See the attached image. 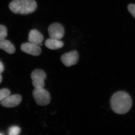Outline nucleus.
Masks as SVG:
<instances>
[{"instance_id": "16", "label": "nucleus", "mask_w": 135, "mask_h": 135, "mask_svg": "<svg viewBox=\"0 0 135 135\" xmlns=\"http://www.w3.org/2000/svg\"><path fill=\"white\" fill-rule=\"evenodd\" d=\"M4 66L3 63L0 61V74L2 73L4 71Z\"/></svg>"}, {"instance_id": "17", "label": "nucleus", "mask_w": 135, "mask_h": 135, "mask_svg": "<svg viewBox=\"0 0 135 135\" xmlns=\"http://www.w3.org/2000/svg\"><path fill=\"white\" fill-rule=\"evenodd\" d=\"M2 81V77L1 75L0 74V83H1Z\"/></svg>"}, {"instance_id": "6", "label": "nucleus", "mask_w": 135, "mask_h": 135, "mask_svg": "<svg viewBox=\"0 0 135 135\" xmlns=\"http://www.w3.org/2000/svg\"><path fill=\"white\" fill-rule=\"evenodd\" d=\"M79 58L78 52L76 51L73 50L63 54L61 56L60 60L64 65L67 67H70L76 64L78 62Z\"/></svg>"}, {"instance_id": "5", "label": "nucleus", "mask_w": 135, "mask_h": 135, "mask_svg": "<svg viewBox=\"0 0 135 135\" xmlns=\"http://www.w3.org/2000/svg\"><path fill=\"white\" fill-rule=\"evenodd\" d=\"M48 31L51 38L60 40L64 35V29L62 25L59 23H53L49 26Z\"/></svg>"}, {"instance_id": "10", "label": "nucleus", "mask_w": 135, "mask_h": 135, "mask_svg": "<svg viewBox=\"0 0 135 135\" xmlns=\"http://www.w3.org/2000/svg\"><path fill=\"white\" fill-rule=\"evenodd\" d=\"M45 45L47 48L53 50L59 49L64 46V43L60 40L50 38L47 39Z\"/></svg>"}, {"instance_id": "8", "label": "nucleus", "mask_w": 135, "mask_h": 135, "mask_svg": "<svg viewBox=\"0 0 135 135\" xmlns=\"http://www.w3.org/2000/svg\"><path fill=\"white\" fill-rule=\"evenodd\" d=\"M22 97L18 94L8 96L1 101V104L3 106L6 107H13L17 106L21 103Z\"/></svg>"}, {"instance_id": "7", "label": "nucleus", "mask_w": 135, "mask_h": 135, "mask_svg": "<svg viewBox=\"0 0 135 135\" xmlns=\"http://www.w3.org/2000/svg\"><path fill=\"white\" fill-rule=\"evenodd\" d=\"M21 50L33 56H38L41 53V49L40 46L31 42H27L22 44L21 46Z\"/></svg>"}, {"instance_id": "9", "label": "nucleus", "mask_w": 135, "mask_h": 135, "mask_svg": "<svg viewBox=\"0 0 135 135\" xmlns=\"http://www.w3.org/2000/svg\"><path fill=\"white\" fill-rule=\"evenodd\" d=\"M28 40L29 42L39 46H42V42L44 40V36L38 30L33 29L29 32Z\"/></svg>"}, {"instance_id": "15", "label": "nucleus", "mask_w": 135, "mask_h": 135, "mask_svg": "<svg viewBox=\"0 0 135 135\" xmlns=\"http://www.w3.org/2000/svg\"><path fill=\"white\" fill-rule=\"evenodd\" d=\"M128 9L133 16L135 18V4H129L128 6Z\"/></svg>"}, {"instance_id": "12", "label": "nucleus", "mask_w": 135, "mask_h": 135, "mask_svg": "<svg viewBox=\"0 0 135 135\" xmlns=\"http://www.w3.org/2000/svg\"><path fill=\"white\" fill-rule=\"evenodd\" d=\"M21 132V129L17 126H14L9 129L8 134L9 135H19Z\"/></svg>"}, {"instance_id": "2", "label": "nucleus", "mask_w": 135, "mask_h": 135, "mask_svg": "<svg viewBox=\"0 0 135 135\" xmlns=\"http://www.w3.org/2000/svg\"><path fill=\"white\" fill-rule=\"evenodd\" d=\"M37 3L35 0H13L9 8L15 14L26 15L35 12L37 9Z\"/></svg>"}, {"instance_id": "4", "label": "nucleus", "mask_w": 135, "mask_h": 135, "mask_svg": "<svg viewBox=\"0 0 135 135\" xmlns=\"http://www.w3.org/2000/svg\"><path fill=\"white\" fill-rule=\"evenodd\" d=\"M31 77L35 88H44L45 86L44 81L46 78V74L43 70L40 69L34 70L31 74Z\"/></svg>"}, {"instance_id": "1", "label": "nucleus", "mask_w": 135, "mask_h": 135, "mask_svg": "<svg viewBox=\"0 0 135 135\" xmlns=\"http://www.w3.org/2000/svg\"><path fill=\"white\" fill-rule=\"evenodd\" d=\"M111 107L115 113L125 114L128 112L133 104L130 96L124 91H118L112 96L110 99Z\"/></svg>"}, {"instance_id": "14", "label": "nucleus", "mask_w": 135, "mask_h": 135, "mask_svg": "<svg viewBox=\"0 0 135 135\" xmlns=\"http://www.w3.org/2000/svg\"><path fill=\"white\" fill-rule=\"evenodd\" d=\"M11 92L7 89H2L0 90V101L5 98L6 97L10 95Z\"/></svg>"}, {"instance_id": "3", "label": "nucleus", "mask_w": 135, "mask_h": 135, "mask_svg": "<svg viewBox=\"0 0 135 135\" xmlns=\"http://www.w3.org/2000/svg\"><path fill=\"white\" fill-rule=\"evenodd\" d=\"M33 96L35 102L39 105L45 106L50 103V94L44 88H35L33 91Z\"/></svg>"}, {"instance_id": "13", "label": "nucleus", "mask_w": 135, "mask_h": 135, "mask_svg": "<svg viewBox=\"0 0 135 135\" xmlns=\"http://www.w3.org/2000/svg\"><path fill=\"white\" fill-rule=\"evenodd\" d=\"M7 35V27L5 26L0 25V40L6 38Z\"/></svg>"}, {"instance_id": "11", "label": "nucleus", "mask_w": 135, "mask_h": 135, "mask_svg": "<svg viewBox=\"0 0 135 135\" xmlns=\"http://www.w3.org/2000/svg\"><path fill=\"white\" fill-rule=\"evenodd\" d=\"M0 49L3 50L10 54L15 53L16 51L13 44L9 41L5 39L0 40Z\"/></svg>"}]
</instances>
